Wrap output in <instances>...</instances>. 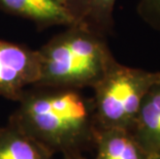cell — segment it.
I'll use <instances>...</instances> for the list:
<instances>
[{
    "instance_id": "1",
    "label": "cell",
    "mask_w": 160,
    "mask_h": 159,
    "mask_svg": "<svg viewBox=\"0 0 160 159\" xmlns=\"http://www.w3.org/2000/svg\"><path fill=\"white\" fill-rule=\"evenodd\" d=\"M9 117L15 125L53 154L65 156L93 142L96 129L92 98L79 89L32 86Z\"/></svg>"
},
{
    "instance_id": "2",
    "label": "cell",
    "mask_w": 160,
    "mask_h": 159,
    "mask_svg": "<svg viewBox=\"0 0 160 159\" xmlns=\"http://www.w3.org/2000/svg\"><path fill=\"white\" fill-rule=\"evenodd\" d=\"M37 53L39 77L34 86L92 88L116 60L105 37L77 25L54 35Z\"/></svg>"
},
{
    "instance_id": "3",
    "label": "cell",
    "mask_w": 160,
    "mask_h": 159,
    "mask_svg": "<svg viewBox=\"0 0 160 159\" xmlns=\"http://www.w3.org/2000/svg\"><path fill=\"white\" fill-rule=\"evenodd\" d=\"M159 81L160 72L133 68L115 60L92 87L96 127L131 131L142 98Z\"/></svg>"
},
{
    "instance_id": "4",
    "label": "cell",
    "mask_w": 160,
    "mask_h": 159,
    "mask_svg": "<svg viewBox=\"0 0 160 159\" xmlns=\"http://www.w3.org/2000/svg\"><path fill=\"white\" fill-rule=\"evenodd\" d=\"M38 77L37 50L0 39V96L18 101Z\"/></svg>"
},
{
    "instance_id": "5",
    "label": "cell",
    "mask_w": 160,
    "mask_h": 159,
    "mask_svg": "<svg viewBox=\"0 0 160 159\" xmlns=\"http://www.w3.org/2000/svg\"><path fill=\"white\" fill-rule=\"evenodd\" d=\"M0 8L32 22L38 30L72 25L65 8V0H0Z\"/></svg>"
},
{
    "instance_id": "6",
    "label": "cell",
    "mask_w": 160,
    "mask_h": 159,
    "mask_svg": "<svg viewBox=\"0 0 160 159\" xmlns=\"http://www.w3.org/2000/svg\"><path fill=\"white\" fill-rule=\"evenodd\" d=\"M131 132L150 156L160 153V81L142 98Z\"/></svg>"
},
{
    "instance_id": "7",
    "label": "cell",
    "mask_w": 160,
    "mask_h": 159,
    "mask_svg": "<svg viewBox=\"0 0 160 159\" xmlns=\"http://www.w3.org/2000/svg\"><path fill=\"white\" fill-rule=\"evenodd\" d=\"M116 0H65L72 25L108 38L114 31L113 12Z\"/></svg>"
},
{
    "instance_id": "8",
    "label": "cell",
    "mask_w": 160,
    "mask_h": 159,
    "mask_svg": "<svg viewBox=\"0 0 160 159\" xmlns=\"http://www.w3.org/2000/svg\"><path fill=\"white\" fill-rule=\"evenodd\" d=\"M95 159H149L150 155L131 131L121 128H98L94 132Z\"/></svg>"
},
{
    "instance_id": "9",
    "label": "cell",
    "mask_w": 160,
    "mask_h": 159,
    "mask_svg": "<svg viewBox=\"0 0 160 159\" xmlns=\"http://www.w3.org/2000/svg\"><path fill=\"white\" fill-rule=\"evenodd\" d=\"M53 155L15 125L0 127V159H53Z\"/></svg>"
},
{
    "instance_id": "10",
    "label": "cell",
    "mask_w": 160,
    "mask_h": 159,
    "mask_svg": "<svg viewBox=\"0 0 160 159\" xmlns=\"http://www.w3.org/2000/svg\"><path fill=\"white\" fill-rule=\"evenodd\" d=\"M138 12L149 26L160 33V0H139Z\"/></svg>"
},
{
    "instance_id": "11",
    "label": "cell",
    "mask_w": 160,
    "mask_h": 159,
    "mask_svg": "<svg viewBox=\"0 0 160 159\" xmlns=\"http://www.w3.org/2000/svg\"><path fill=\"white\" fill-rule=\"evenodd\" d=\"M65 159H86V158L81 157L78 154H74V155H69V156H66Z\"/></svg>"
},
{
    "instance_id": "12",
    "label": "cell",
    "mask_w": 160,
    "mask_h": 159,
    "mask_svg": "<svg viewBox=\"0 0 160 159\" xmlns=\"http://www.w3.org/2000/svg\"><path fill=\"white\" fill-rule=\"evenodd\" d=\"M149 159H160V153H158V154H154V155H151Z\"/></svg>"
}]
</instances>
